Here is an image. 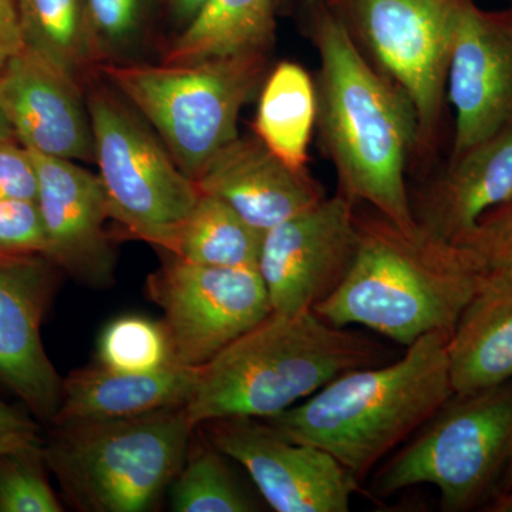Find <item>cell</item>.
I'll return each mask as SVG.
<instances>
[{
	"label": "cell",
	"mask_w": 512,
	"mask_h": 512,
	"mask_svg": "<svg viewBox=\"0 0 512 512\" xmlns=\"http://www.w3.org/2000/svg\"><path fill=\"white\" fill-rule=\"evenodd\" d=\"M302 26L319 56L316 126L339 192L413 231L406 175L419 151V123L412 101L367 59L323 0H303Z\"/></svg>",
	"instance_id": "1"
},
{
	"label": "cell",
	"mask_w": 512,
	"mask_h": 512,
	"mask_svg": "<svg viewBox=\"0 0 512 512\" xmlns=\"http://www.w3.org/2000/svg\"><path fill=\"white\" fill-rule=\"evenodd\" d=\"M359 245L345 281L313 308L338 328L360 325L399 345L451 336L484 271L467 248L419 225L404 231L379 212L357 214Z\"/></svg>",
	"instance_id": "2"
},
{
	"label": "cell",
	"mask_w": 512,
	"mask_h": 512,
	"mask_svg": "<svg viewBox=\"0 0 512 512\" xmlns=\"http://www.w3.org/2000/svg\"><path fill=\"white\" fill-rule=\"evenodd\" d=\"M448 338L429 333L399 360L336 377L265 423L286 439L326 451L362 483L453 396Z\"/></svg>",
	"instance_id": "3"
},
{
	"label": "cell",
	"mask_w": 512,
	"mask_h": 512,
	"mask_svg": "<svg viewBox=\"0 0 512 512\" xmlns=\"http://www.w3.org/2000/svg\"><path fill=\"white\" fill-rule=\"evenodd\" d=\"M387 356L382 343L330 325L313 309L272 312L198 367L185 412L194 427L229 417L268 419Z\"/></svg>",
	"instance_id": "4"
},
{
	"label": "cell",
	"mask_w": 512,
	"mask_h": 512,
	"mask_svg": "<svg viewBox=\"0 0 512 512\" xmlns=\"http://www.w3.org/2000/svg\"><path fill=\"white\" fill-rule=\"evenodd\" d=\"M52 427L46 466L77 507L93 512L154 507L183 468L195 429L185 406Z\"/></svg>",
	"instance_id": "5"
},
{
	"label": "cell",
	"mask_w": 512,
	"mask_h": 512,
	"mask_svg": "<svg viewBox=\"0 0 512 512\" xmlns=\"http://www.w3.org/2000/svg\"><path fill=\"white\" fill-rule=\"evenodd\" d=\"M266 67L268 53H249L191 64L101 63L97 70L156 128L180 170L197 181L239 136V114L264 82Z\"/></svg>",
	"instance_id": "6"
},
{
	"label": "cell",
	"mask_w": 512,
	"mask_h": 512,
	"mask_svg": "<svg viewBox=\"0 0 512 512\" xmlns=\"http://www.w3.org/2000/svg\"><path fill=\"white\" fill-rule=\"evenodd\" d=\"M512 446V383L453 394L372 480L375 497L430 484L441 510L463 512L500 483Z\"/></svg>",
	"instance_id": "7"
},
{
	"label": "cell",
	"mask_w": 512,
	"mask_h": 512,
	"mask_svg": "<svg viewBox=\"0 0 512 512\" xmlns=\"http://www.w3.org/2000/svg\"><path fill=\"white\" fill-rule=\"evenodd\" d=\"M94 163L110 214L128 234L171 254L201 191L134 107L107 87L87 99Z\"/></svg>",
	"instance_id": "8"
},
{
	"label": "cell",
	"mask_w": 512,
	"mask_h": 512,
	"mask_svg": "<svg viewBox=\"0 0 512 512\" xmlns=\"http://www.w3.org/2000/svg\"><path fill=\"white\" fill-rule=\"evenodd\" d=\"M380 72L406 93L419 151L439 136L461 0H323Z\"/></svg>",
	"instance_id": "9"
},
{
	"label": "cell",
	"mask_w": 512,
	"mask_h": 512,
	"mask_svg": "<svg viewBox=\"0 0 512 512\" xmlns=\"http://www.w3.org/2000/svg\"><path fill=\"white\" fill-rule=\"evenodd\" d=\"M147 288L163 309L174 362L187 367L207 365L272 313L256 268L195 265L171 255Z\"/></svg>",
	"instance_id": "10"
},
{
	"label": "cell",
	"mask_w": 512,
	"mask_h": 512,
	"mask_svg": "<svg viewBox=\"0 0 512 512\" xmlns=\"http://www.w3.org/2000/svg\"><path fill=\"white\" fill-rule=\"evenodd\" d=\"M355 207L338 191L265 232L258 271L272 312L313 309L345 281L359 245Z\"/></svg>",
	"instance_id": "11"
},
{
	"label": "cell",
	"mask_w": 512,
	"mask_h": 512,
	"mask_svg": "<svg viewBox=\"0 0 512 512\" xmlns=\"http://www.w3.org/2000/svg\"><path fill=\"white\" fill-rule=\"evenodd\" d=\"M210 444L241 464L272 510L348 512L360 483L326 451L254 417L211 421Z\"/></svg>",
	"instance_id": "12"
},
{
	"label": "cell",
	"mask_w": 512,
	"mask_h": 512,
	"mask_svg": "<svg viewBox=\"0 0 512 512\" xmlns=\"http://www.w3.org/2000/svg\"><path fill=\"white\" fill-rule=\"evenodd\" d=\"M447 99L456 113L451 156L512 126V9L488 12L461 0Z\"/></svg>",
	"instance_id": "13"
},
{
	"label": "cell",
	"mask_w": 512,
	"mask_h": 512,
	"mask_svg": "<svg viewBox=\"0 0 512 512\" xmlns=\"http://www.w3.org/2000/svg\"><path fill=\"white\" fill-rule=\"evenodd\" d=\"M57 266L42 254H0V383L52 426L63 380L42 342L57 284Z\"/></svg>",
	"instance_id": "14"
},
{
	"label": "cell",
	"mask_w": 512,
	"mask_h": 512,
	"mask_svg": "<svg viewBox=\"0 0 512 512\" xmlns=\"http://www.w3.org/2000/svg\"><path fill=\"white\" fill-rule=\"evenodd\" d=\"M30 153L36 165V204L45 231V256L84 285L110 286L116 255L104 228L111 214L99 175L74 161Z\"/></svg>",
	"instance_id": "15"
},
{
	"label": "cell",
	"mask_w": 512,
	"mask_h": 512,
	"mask_svg": "<svg viewBox=\"0 0 512 512\" xmlns=\"http://www.w3.org/2000/svg\"><path fill=\"white\" fill-rule=\"evenodd\" d=\"M0 111L29 150L94 163L92 120L82 84L26 47L0 74Z\"/></svg>",
	"instance_id": "16"
},
{
	"label": "cell",
	"mask_w": 512,
	"mask_h": 512,
	"mask_svg": "<svg viewBox=\"0 0 512 512\" xmlns=\"http://www.w3.org/2000/svg\"><path fill=\"white\" fill-rule=\"evenodd\" d=\"M195 184L202 194L224 201L261 234L326 198L309 171L292 170L255 134L238 136L222 148Z\"/></svg>",
	"instance_id": "17"
},
{
	"label": "cell",
	"mask_w": 512,
	"mask_h": 512,
	"mask_svg": "<svg viewBox=\"0 0 512 512\" xmlns=\"http://www.w3.org/2000/svg\"><path fill=\"white\" fill-rule=\"evenodd\" d=\"M511 197L512 126L451 156L410 202L421 229L461 247L481 217Z\"/></svg>",
	"instance_id": "18"
},
{
	"label": "cell",
	"mask_w": 512,
	"mask_h": 512,
	"mask_svg": "<svg viewBox=\"0 0 512 512\" xmlns=\"http://www.w3.org/2000/svg\"><path fill=\"white\" fill-rule=\"evenodd\" d=\"M198 367L171 363L154 372H117L87 367L63 380L52 426L67 421L116 420L187 404Z\"/></svg>",
	"instance_id": "19"
},
{
	"label": "cell",
	"mask_w": 512,
	"mask_h": 512,
	"mask_svg": "<svg viewBox=\"0 0 512 512\" xmlns=\"http://www.w3.org/2000/svg\"><path fill=\"white\" fill-rule=\"evenodd\" d=\"M446 350L454 394L511 382L512 276L484 272Z\"/></svg>",
	"instance_id": "20"
},
{
	"label": "cell",
	"mask_w": 512,
	"mask_h": 512,
	"mask_svg": "<svg viewBox=\"0 0 512 512\" xmlns=\"http://www.w3.org/2000/svg\"><path fill=\"white\" fill-rule=\"evenodd\" d=\"M276 6V0H207L168 49L163 63L271 52Z\"/></svg>",
	"instance_id": "21"
},
{
	"label": "cell",
	"mask_w": 512,
	"mask_h": 512,
	"mask_svg": "<svg viewBox=\"0 0 512 512\" xmlns=\"http://www.w3.org/2000/svg\"><path fill=\"white\" fill-rule=\"evenodd\" d=\"M316 114L318 97L311 74L301 64L281 62L264 80L254 134L292 170L308 171Z\"/></svg>",
	"instance_id": "22"
},
{
	"label": "cell",
	"mask_w": 512,
	"mask_h": 512,
	"mask_svg": "<svg viewBox=\"0 0 512 512\" xmlns=\"http://www.w3.org/2000/svg\"><path fill=\"white\" fill-rule=\"evenodd\" d=\"M26 49L82 84L104 55L86 0H16Z\"/></svg>",
	"instance_id": "23"
},
{
	"label": "cell",
	"mask_w": 512,
	"mask_h": 512,
	"mask_svg": "<svg viewBox=\"0 0 512 512\" xmlns=\"http://www.w3.org/2000/svg\"><path fill=\"white\" fill-rule=\"evenodd\" d=\"M262 237L220 198L201 192L170 255L195 265L258 269Z\"/></svg>",
	"instance_id": "24"
},
{
	"label": "cell",
	"mask_w": 512,
	"mask_h": 512,
	"mask_svg": "<svg viewBox=\"0 0 512 512\" xmlns=\"http://www.w3.org/2000/svg\"><path fill=\"white\" fill-rule=\"evenodd\" d=\"M214 446L188 454L183 468L171 484V507L177 512H249L256 505L239 487Z\"/></svg>",
	"instance_id": "25"
},
{
	"label": "cell",
	"mask_w": 512,
	"mask_h": 512,
	"mask_svg": "<svg viewBox=\"0 0 512 512\" xmlns=\"http://www.w3.org/2000/svg\"><path fill=\"white\" fill-rule=\"evenodd\" d=\"M97 353L101 366L117 372H154L175 363L164 323L143 316L113 320L101 333Z\"/></svg>",
	"instance_id": "26"
},
{
	"label": "cell",
	"mask_w": 512,
	"mask_h": 512,
	"mask_svg": "<svg viewBox=\"0 0 512 512\" xmlns=\"http://www.w3.org/2000/svg\"><path fill=\"white\" fill-rule=\"evenodd\" d=\"M42 448L0 456V512H60Z\"/></svg>",
	"instance_id": "27"
},
{
	"label": "cell",
	"mask_w": 512,
	"mask_h": 512,
	"mask_svg": "<svg viewBox=\"0 0 512 512\" xmlns=\"http://www.w3.org/2000/svg\"><path fill=\"white\" fill-rule=\"evenodd\" d=\"M461 247L476 256L484 272L512 276V197L483 215Z\"/></svg>",
	"instance_id": "28"
},
{
	"label": "cell",
	"mask_w": 512,
	"mask_h": 512,
	"mask_svg": "<svg viewBox=\"0 0 512 512\" xmlns=\"http://www.w3.org/2000/svg\"><path fill=\"white\" fill-rule=\"evenodd\" d=\"M46 252L36 201L0 200V254Z\"/></svg>",
	"instance_id": "29"
},
{
	"label": "cell",
	"mask_w": 512,
	"mask_h": 512,
	"mask_svg": "<svg viewBox=\"0 0 512 512\" xmlns=\"http://www.w3.org/2000/svg\"><path fill=\"white\" fill-rule=\"evenodd\" d=\"M87 12L104 57L123 49L140 28V0H86Z\"/></svg>",
	"instance_id": "30"
},
{
	"label": "cell",
	"mask_w": 512,
	"mask_h": 512,
	"mask_svg": "<svg viewBox=\"0 0 512 512\" xmlns=\"http://www.w3.org/2000/svg\"><path fill=\"white\" fill-rule=\"evenodd\" d=\"M37 173L30 150L18 140L0 143V200L36 201Z\"/></svg>",
	"instance_id": "31"
},
{
	"label": "cell",
	"mask_w": 512,
	"mask_h": 512,
	"mask_svg": "<svg viewBox=\"0 0 512 512\" xmlns=\"http://www.w3.org/2000/svg\"><path fill=\"white\" fill-rule=\"evenodd\" d=\"M43 444L39 420L0 400V456L42 448Z\"/></svg>",
	"instance_id": "32"
},
{
	"label": "cell",
	"mask_w": 512,
	"mask_h": 512,
	"mask_svg": "<svg viewBox=\"0 0 512 512\" xmlns=\"http://www.w3.org/2000/svg\"><path fill=\"white\" fill-rule=\"evenodd\" d=\"M25 49L16 0H0V74Z\"/></svg>",
	"instance_id": "33"
},
{
	"label": "cell",
	"mask_w": 512,
	"mask_h": 512,
	"mask_svg": "<svg viewBox=\"0 0 512 512\" xmlns=\"http://www.w3.org/2000/svg\"><path fill=\"white\" fill-rule=\"evenodd\" d=\"M205 3L207 0H171V10L178 22L188 23Z\"/></svg>",
	"instance_id": "34"
},
{
	"label": "cell",
	"mask_w": 512,
	"mask_h": 512,
	"mask_svg": "<svg viewBox=\"0 0 512 512\" xmlns=\"http://www.w3.org/2000/svg\"><path fill=\"white\" fill-rule=\"evenodd\" d=\"M488 511L493 512H512V488L495 498L494 504Z\"/></svg>",
	"instance_id": "35"
},
{
	"label": "cell",
	"mask_w": 512,
	"mask_h": 512,
	"mask_svg": "<svg viewBox=\"0 0 512 512\" xmlns=\"http://www.w3.org/2000/svg\"><path fill=\"white\" fill-rule=\"evenodd\" d=\"M498 488H500V494H503L505 491L511 490L512 488V446L507 464H505L503 476H501L500 483H498Z\"/></svg>",
	"instance_id": "36"
},
{
	"label": "cell",
	"mask_w": 512,
	"mask_h": 512,
	"mask_svg": "<svg viewBox=\"0 0 512 512\" xmlns=\"http://www.w3.org/2000/svg\"><path fill=\"white\" fill-rule=\"evenodd\" d=\"M6 140H18L15 136V131L10 127L9 121L5 119L2 111H0V143Z\"/></svg>",
	"instance_id": "37"
},
{
	"label": "cell",
	"mask_w": 512,
	"mask_h": 512,
	"mask_svg": "<svg viewBox=\"0 0 512 512\" xmlns=\"http://www.w3.org/2000/svg\"><path fill=\"white\" fill-rule=\"evenodd\" d=\"M286 2V0H276V3H278V5H282V3Z\"/></svg>",
	"instance_id": "38"
},
{
	"label": "cell",
	"mask_w": 512,
	"mask_h": 512,
	"mask_svg": "<svg viewBox=\"0 0 512 512\" xmlns=\"http://www.w3.org/2000/svg\"><path fill=\"white\" fill-rule=\"evenodd\" d=\"M510 2H511V9H512V0H510Z\"/></svg>",
	"instance_id": "39"
}]
</instances>
